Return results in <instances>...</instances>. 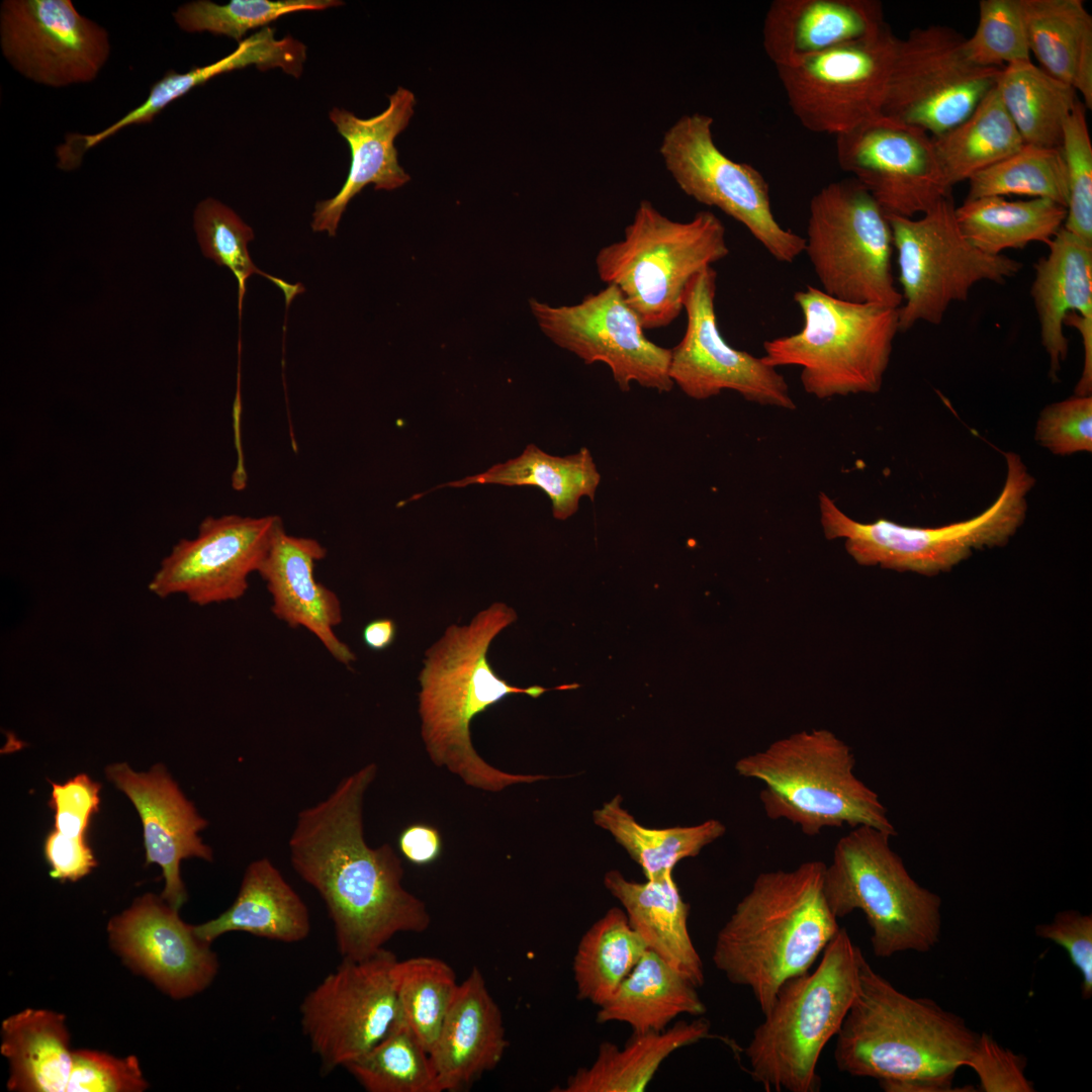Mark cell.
<instances>
[{
	"label": "cell",
	"mask_w": 1092,
	"mask_h": 1092,
	"mask_svg": "<svg viewBox=\"0 0 1092 1092\" xmlns=\"http://www.w3.org/2000/svg\"><path fill=\"white\" fill-rule=\"evenodd\" d=\"M604 884L620 901L630 925L647 948L697 988L703 986L704 967L688 925L690 906L679 893L672 871L638 883L613 870L605 875Z\"/></svg>",
	"instance_id": "cell-29"
},
{
	"label": "cell",
	"mask_w": 1092,
	"mask_h": 1092,
	"mask_svg": "<svg viewBox=\"0 0 1092 1092\" xmlns=\"http://www.w3.org/2000/svg\"><path fill=\"white\" fill-rule=\"evenodd\" d=\"M825 863L759 874L717 934L712 960L752 992L761 1012L780 988L809 971L840 929L823 889Z\"/></svg>",
	"instance_id": "cell-4"
},
{
	"label": "cell",
	"mask_w": 1092,
	"mask_h": 1092,
	"mask_svg": "<svg viewBox=\"0 0 1092 1092\" xmlns=\"http://www.w3.org/2000/svg\"><path fill=\"white\" fill-rule=\"evenodd\" d=\"M801 330L764 341L762 361L798 366L804 390L818 399L880 391L898 327V308L855 303L808 285L794 294Z\"/></svg>",
	"instance_id": "cell-7"
},
{
	"label": "cell",
	"mask_w": 1092,
	"mask_h": 1092,
	"mask_svg": "<svg viewBox=\"0 0 1092 1092\" xmlns=\"http://www.w3.org/2000/svg\"><path fill=\"white\" fill-rule=\"evenodd\" d=\"M344 1068L368 1092H440L429 1052L398 1016L377 1044Z\"/></svg>",
	"instance_id": "cell-42"
},
{
	"label": "cell",
	"mask_w": 1092,
	"mask_h": 1092,
	"mask_svg": "<svg viewBox=\"0 0 1092 1092\" xmlns=\"http://www.w3.org/2000/svg\"><path fill=\"white\" fill-rule=\"evenodd\" d=\"M43 854L51 878L60 882H76L97 863L86 837H70L55 829L44 839Z\"/></svg>",
	"instance_id": "cell-53"
},
{
	"label": "cell",
	"mask_w": 1092,
	"mask_h": 1092,
	"mask_svg": "<svg viewBox=\"0 0 1092 1092\" xmlns=\"http://www.w3.org/2000/svg\"><path fill=\"white\" fill-rule=\"evenodd\" d=\"M178 911L161 897L146 894L107 928L110 944L125 965L177 1000L204 991L218 971L210 943L200 939Z\"/></svg>",
	"instance_id": "cell-22"
},
{
	"label": "cell",
	"mask_w": 1092,
	"mask_h": 1092,
	"mask_svg": "<svg viewBox=\"0 0 1092 1092\" xmlns=\"http://www.w3.org/2000/svg\"><path fill=\"white\" fill-rule=\"evenodd\" d=\"M967 199L1020 195L1045 198L1067 207L1068 182L1060 148L1024 144L998 163L969 180Z\"/></svg>",
	"instance_id": "cell-43"
},
{
	"label": "cell",
	"mask_w": 1092,
	"mask_h": 1092,
	"mask_svg": "<svg viewBox=\"0 0 1092 1092\" xmlns=\"http://www.w3.org/2000/svg\"><path fill=\"white\" fill-rule=\"evenodd\" d=\"M931 139L950 188L1024 145L996 87L961 123Z\"/></svg>",
	"instance_id": "cell-38"
},
{
	"label": "cell",
	"mask_w": 1092,
	"mask_h": 1092,
	"mask_svg": "<svg viewBox=\"0 0 1092 1092\" xmlns=\"http://www.w3.org/2000/svg\"><path fill=\"white\" fill-rule=\"evenodd\" d=\"M615 796L594 812L595 823L609 831L641 868L647 880L673 871L686 857L696 856L725 833L719 820L688 827L649 828L638 823Z\"/></svg>",
	"instance_id": "cell-40"
},
{
	"label": "cell",
	"mask_w": 1092,
	"mask_h": 1092,
	"mask_svg": "<svg viewBox=\"0 0 1092 1092\" xmlns=\"http://www.w3.org/2000/svg\"><path fill=\"white\" fill-rule=\"evenodd\" d=\"M0 48L24 78L52 88L94 81L109 60L108 31L71 0H4Z\"/></svg>",
	"instance_id": "cell-19"
},
{
	"label": "cell",
	"mask_w": 1092,
	"mask_h": 1092,
	"mask_svg": "<svg viewBox=\"0 0 1092 1092\" xmlns=\"http://www.w3.org/2000/svg\"><path fill=\"white\" fill-rule=\"evenodd\" d=\"M398 848L403 857L415 866H428L441 855L443 841L439 830L425 823L404 827L398 835Z\"/></svg>",
	"instance_id": "cell-54"
},
{
	"label": "cell",
	"mask_w": 1092,
	"mask_h": 1092,
	"mask_svg": "<svg viewBox=\"0 0 1092 1092\" xmlns=\"http://www.w3.org/2000/svg\"><path fill=\"white\" fill-rule=\"evenodd\" d=\"M713 121L695 112L665 130L659 154L666 170L685 194L740 222L777 261L793 263L805 250V238L776 219L763 175L716 145Z\"/></svg>",
	"instance_id": "cell-13"
},
{
	"label": "cell",
	"mask_w": 1092,
	"mask_h": 1092,
	"mask_svg": "<svg viewBox=\"0 0 1092 1092\" xmlns=\"http://www.w3.org/2000/svg\"><path fill=\"white\" fill-rule=\"evenodd\" d=\"M396 960L385 947L363 960H342L302 1000V1031L322 1073L344 1068L392 1027L398 1016L391 976Z\"/></svg>",
	"instance_id": "cell-16"
},
{
	"label": "cell",
	"mask_w": 1092,
	"mask_h": 1092,
	"mask_svg": "<svg viewBox=\"0 0 1092 1092\" xmlns=\"http://www.w3.org/2000/svg\"><path fill=\"white\" fill-rule=\"evenodd\" d=\"M728 254L725 226L712 211L677 221L643 199L624 237L601 248L595 265L602 282L621 291L644 330H657L684 311L691 280Z\"/></svg>",
	"instance_id": "cell-8"
},
{
	"label": "cell",
	"mask_w": 1092,
	"mask_h": 1092,
	"mask_svg": "<svg viewBox=\"0 0 1092 1092\" xmlns=\"http://www.w3.org/2000/svg\"><path fill=\"white\" fill-rule=\"evenodd\" d=\"M898 41L887 24L866 39L777 68L799 122L837 136L882 116Z\"/></svg>",
	"instance_id": "cell-15"
},
{
	"label": "cell",
	"mask_w": 1092,
	"mask_h": 1092,
	"mask_svg": "<svg viewBox=\"0 0 1092 1092\" xmlns=\"http://www.w3.org/2000/svg\"><path fill=\"white\" fill-rule=\"evenodd\" d=\"M600 482L601 474L587 448L582 447L574 454L560 457L529 444L516 458L433 489L471 484L535 486L549 497L553 517L566 520L577 512L581 497L595 499Z\"/></svg>",
	"instance_id": "cell-35"
},
{
	"label": "cell",
	"mask_w": 1092,
	"mask_h": 1092,
	"mask_svg": "<svg viewBox=\"0 0 1092 1092\" xmlns=\"http://www.w3.org/2000/svg\"><path fill=\"white\" fill-rule=\"evenodd\" d=\"M891 837L871 826L851 828L836 842L823 879L833 915L839 919L860 910L872 929L873 952L881 959L927 952L941 930V898L910 876Z\"/></svg>",
	"instance_id": "cell-10"
},
{
	"label": "cell",
	"mask_w": 1092,
	"mask_h": 1092,
	"mask_svg": "<svg viewBox=\"0 0 1092 1092\" xmlns=\"http://www.w3.org/2000/svg\"><path fill=\"white\" fill-rule=\"evenodd\" d=\"M978 1038L960 1015L902 993L862 956L833 1056L841 1073L876 1079L885 1091L945 1092Z\"/></svg>",
	"instance_id": "cell-2"
},
{
	"label": "cell",
	"mask_w": 1092,
	"mask_h": 1092,
	"mask_svg": "<svg viewBox=\"0 0 1092 1092\" xmlns=\"http://www.w3.org/2000/svg\"><path fill=\"white\" fill-rule=\"evenodd\" d=\"M51 785L49 805L55 812L54 829L70 837H86L91 817L99 811L101 786L86 774Z\"/></svg>",
	"instance_id": "cell-52"
},
{
	"label": "cell",
	"mask_w": 1092,
	"mask_h": 1092,
	"mask_svg": "<svg viewBox=\"0 0 1092 1092\" xmlns=\"http://www.w3.org/2000/svg\"><path fill=\"white\" fill-rule=\"evenodd\" d=\"M193 223L204 256L219 266L229 268L236 277L239 285L240 315L246 282L254 274L265 276L277 285L288 303L304 290L299 284H288L256 267L248 250V244L254 239L253 230L219 200L211 197L201 200L194 210Z\"/></svg>",
	"instance_id": "cell-45"
},
{
	"label": "cell",
	"mask_w": 1092,
	"mask_h": 1092,
	"mask_svg": "<svg viewBox=\"0 0 1092 1092\" xmlns=\"http://www.w3.org/2000/svg\"><path fill=\"white\" fill-rule=\"evenodd\" d=\"M697 987L655 952L647 949L597 1013L599 1023L622 1022L633 1033L660 1031L681 1014L703 1015Z\"/></svg>",
	"instance_id": "cell-34"
},
{
	"label": "cell",
	"mask_w": 1092,
	"mask_h": 1092,
	"mask_svg": "<svg viewBox=\"0 0 1092 1092\" xmlns=\"http://www.w3.org/2000/svg\"><path fill=\"white\" fill-rule=\"evenodd\" d=\"M327 549L315 539L277 533L258 573L272 598L271 611L290 627L313 634L340 663L356 659L350 647L335 634L342 622L338 596L314 577L315 563Z\"/></svg>",
	"instance_id": "cell-26"
},
{
	"label": "cell",
	"mask_w": 1092,
	"mask_h": 1092,
	"mask_svg": "<svg viewBox=\"0 0 1092 1092\" xmlns=\"http://www.w3.org/2000/svg\"><path fill=\"white\" fill-rule=\"evenodd\" d=\"M508 1045L500 1009L474 967L459 984L429 1053L439 1091L468 1088L500 1063Z\"/></svg>",
	"instance_id": "cell-28"
},
{
	"label": "cell",
	"mask_w": 1092,
	"mask_h": 1092,
	"mask_svg": "<svg viewBox=\"0 0 1092 1092\" xmlns=\"http://www.w3.org/2000/svg\"><path fill=\"white\" fill-rule=\"evenodd\" d=\"M1035 439L1056 455L1092 451V395H1073L1046 405L1036 423Z\"/></svg>",
	"instance_id": "cell-48"
},
{
	"label": "cell",
	"mask_w": 1092,
	"mask_h": 1092,
	"mask_svg": "<svg viewBox=\"0 0 1092 1092\" xmlns=\"http://www.w3.org/2000/svg\"><path fill=\"white\" fill-rule=\"evenodd\" d=\"M995 87L1024 144L1061 147L1065 122L1079 101L1071 85L1028 60L1003 67Z\"/></svg>",
	"instance_id": "cell-37"
},
{
	"label": "cell",
	"mask_w": 1092,
	"mask_h": 1092,
	"mask_svg": "<svg viewBox=\"0 0 1092 1092\" xmlns=\"http://www.w3.org/2000/svg\"><path fill=\"white\" fill-rule=\"evenodd\" d=\"M106 776L135 807L143 824L147 863H157L165 880L161 898L179 910L187 901L180 862L188 857L212 860L199 832L207 826L162 764L136 772L126 763L107 766Z\"/></svg>",
	"instance_id": "cell-24"
},
{
	"label": "cell",
	"mask_w": 1092,
	"mask_h": 1092,
	"mask_svg": "<svg viewBox=\"0 0 1092 1092\" xmlns=\"http://www.w3.org/2000/svg\"><path fill=\"white\" fill-rule=\"evenodd\" d=\"M517 618L513 608L496 602L477 613L468 625H450L426 650L419 675L421 734L430 758L466 785L487 792L549 778L511 774L488 764L472 745V720L512 695L536 699L548 691L580 687L569 684L521 688L495 672L487 658L489 646Z\"/></svg>",
	"instance_id": "cell-3"
},
{
	"label": "cell",
	"mask_w": 1092,
	"mask_h": 1092,
	"mask_svg": "<svg viewBox=\"0 0 1092 1092\" xmlns=\"http://www.w3.org/2000/svg\"><path fill=\"white\" fill-rule=\"evenodd\" d=\"M717 273L709 267L690 282L684 299L687 326L670 349L669 377L687 396L704 400L724 390L760 405L794 411L789 384L761 357L737 350L720 332L715 310Z\"/></svg>",
	"instance_id": "cell-18"
},
{
	"label": "cell",
	"mask_w": 1092,
	"mask_h": 1092,
	"mask_svg": "<svg viewBox=\"0 0 1092 1092\" xmlns=\"http://www.w3.org/2000/svg\"><path fill=\"white\" fill-rule=\"evenodd\" d=\"M0 1052L9 1063V1091L66 1092L74 1050L63 1014L27 1008L7 1017Z\"/></svg>",
	"instance_id": "cell-33"
},
{
	"label": "cell",
	"mask_w": 1092,
	"mask_h": 1092,
	"mask_svg": "<svg viewBox=\"0 0 1092 1092\" xmlns=\"http://www.w3.org/2000/svg\"><path fill=\"white\" fill-rule=\"evenodd\" d=\"M281 528L278 516L206 517L195 538L181 539L162 560L149 590L159 598L182 594L200 607L239 600Z\"/></svg>",
	"instance_id": "cell-20"
},
{
	"label": "cell",
	"mask_w": 1092,
	"mask_h": 1092,
	"mask_svg": "<svg viewBox=\"0 0 1092 1092\" xmlns=\"http://www.w3.org/2000/svg\"><path fill=\"white\" fill-rule=\"evenodd\" d=\"M376 772L368 763L301 810L288 842L293 870L326 904L342 960L369 958L395 934L431 923L425 903L403 888L392 847L365 841L363 801Z\"/></svg>",
	"instance_id": "cell-1"
},
{
	"label": "cell",
	"mask_w": 1092,
	"mask_h": 1092,
	"mask_svg": "<svg viewBox=\"0 0 1092 1092\" xmlns=\"http://www.w3.org/2000/svg\"><path fill=\"white\" fill-rule=\"evenodd\" d=\"M893 250L888 217L855 179L831 182L811 198L805 252L828 295L899 308Z\"/></svg>",
	"instance_id": "cell-11"
},
{
	"label": "cell",
	"mask_w": 1092,
	"mask_h": 1092,
	"mask_svg": "<svg viewBox=\"0 0 1092 1092\" xmlns=\"http://www.w3.org/2000/svg\"><path fill=\"white\" fill-rule=\"evenodd\" d=\"M647 949L625 911L617 907L608 910L581 936L573 957L577 998L602 1006Z\"/></svg>",
	"instance_id": "cell-39"
},
{
	"label": "cell",
	"mask_w": 1092,
	"mask_h": 1092,
	"mask_svg": "<svg viewBox=\"0 0 1092 1092\" xmlns=\"http://www.w3.org/2000/svg\"><path fill=\"white\" fill-rule=\"evenodd\" d=\"M194 931L208 943L235 931L293 943L307 937L310 920L299 895L274 863L262 857L247 867L231 907L217 917L194 925Z\"/></svg>",
	"instance_id": "cell-30"
},
{
	"label": "cell",
	"mask_w": 1092,
	"mask_h": 1092,
	"mask_svg": "<svg viewBox=\"0 0 1092 1092\" xmlns=\"http://www.w3.org/2000/svg\"><path fill=\"white\" fill-rule=\"evenodd\" d=\"M1049 252L1034 265L1030 287L1040 341L1050 359V376L1058 379L1069 343L1064 326L1082 338L1084 365L1075 393L1092 391V244L1062 228L1046 244Z\"/></svg>",
	"instance_id": "cell-23"
},
{
	"label": "cell",
	"mask_w": 1092,
	"mask_h": 1092,
	"mask_svg": "<svg viewBox=\"0 0 1092 1092\" xmlns=\"http://www.w3.org/2000/svg\"><path fill=\"white\" fill-rule=\"evenodd\" d=\"M1084 103L1078 101L1067 118L1061 143L1068 202L1064 229L1092 244V144Z\"/></svg>",
	"instance_id": "cell-47"
},
{
	"label": "cell",
	"mask_w": 1092,
	"mask_h": 1092,
	"mask_svg": "<svg viewBox=\"0 0 1092 1092\" xmlns=\"http://www.w3.org/2000/svg\"><path fill=\"white\" fill-rule=\"evenodd\" d=\"M966 37L942 25L899 39L882 115L939 135L966 119L997 83L1002 68L967 58Z\"/></svg>",
	"instance_id": "cell-14"
},
{
	"label": "cell",
	"mask_w": 1092,
	"mask_h": 1092,
	"mask_svg": "<svg viewBox=\"0 0 1092 1092\" xmlns=\"http://www.w3.org/2000/svg\"><path fill=\"white\" fill-rule=\"evenodd\" d=\"M840 168L886 216L915 217L950 195L931 136L884 115L835 136Z\"/></svg>",
	"instance_id": "cell-21"
},
{
	"label": "cell",
	"mask_w": 1092,
	"mask_h": 1092,
	"mask_svg": "<svg viewBox=\"0 0 1092 1092\" xmlns=\"http://www.w3.org/2000/svg\"><path fill=\"white\" fill-rule=\"evenodd\" d=\"M1067 208L1045 198L1008 200L1003 196L967 199L956 207L964 237L978 250L993 256L1023 249L1033 242L1045 245L1063 228Z\"/></svg>",
	"instance_id": "cell-36"
},
{
	"label": "cell",
	"mask_w": 1092,
	"mask_h": 1092,
	"mask_svg": "<svg viewBox=\"0 0 1092 1092\" xmlns=\"http://www.w3.org/2000/svg\"><path fill=\"white\" fill-rule=\"evenodd\" d=\"M1036 936L1053 941L1068 953L1082 977L1081 996H1092V916L1077 910H1063L1054 919L1035 926Z\"/></svg>",
	"instance_id": "cell-51"
},
{
	"label": "cell",
	"mask_w": 1092,
	"mask_h": 1092,
	"mask_svg": "<svg viewBox=\"0 0 1092 1092\" xmlns=\"http://www.w3.org/2000/svg\"><path fill=\"white\" fill-rule=\"evenodd\" d=\"M862 956L840 928L813 972L780 988L745 1049L754 1082L766 1091L820 1090L817 1064L856 994Z\"/></svg>",
	"instance_id": "cell-6"
},
{
	"label": "cell",
	"mask_w": 1092,
	"mask_h": 1092,
	"mask_svg": "<svg viewBox=\"0 0 1092 1092\" xmlns=\"http://www.w3.org/2000/svg\"><path fill=\"white\" fill-rule=\"evenodd\" d=\"M1006 477L996 500L980 515L941 527L901 525L886 519L857 522L825 492L818 494L820 523L828 540L844 539L862 566L936 575L969 558L973 550L1005 545L1023 524L1034 478L1020 456L1005 453Z\"/></svg>",
	"instance_id": "cell-9"
},
{
	"label": "cell",
	"mask_w": 1092,
	"mask_h": 1092,
	"mask_svg": "<svg viewBox=\"0 0 1092 1092\" xmlns=\"http://www.w3.org/2000/svg\"><path fill=\"white\" fill-rule=\"evenodd\" d=\"M985 1092H1033V1083L1025 1076L1026 1059L1002 1046L992 1035L983 1032L969 1060Z\"/></svg>",
	"instance_id": "cell-50"
},
{
	"label": "cell",
	"mask_w": 1092,
	"mask_h": 1092,
	"mask_svg": "<svg viewBox=\"0 0 1092 1092\" xmlns=\"http://www.w3.org/2000/svg\"><path fill=\"white\" fill-rule=\"evenodd\" d=\"M854 766L851 748L827 729L794 733L735 763L738 775L762 784L759 799L771 820H787L808 836L843 826L895 836L886 807Z\"/></svg>",
	"instance_id": "cell-5"
},
{
	"label": "cell",
	"mask_w": 1092,
	"mask_h": 1092,
	"mask_svg": "<svg viewBox=\"0 0 1092 1092\" xmlns=\"http://www.w3.org/2000/svg\"><path fill=\"white\" fill-rule=\"evenodd\" d=\"M396 623L390 618H378L368 622L362 631L364 644L373 651H383L395 641Z\"/></svg>",
	"instance_id": "cell-55"
},
{
	"label": "cell",
	"mask_w": 1092,
	"mask_h": 1092,
	"mask_svg": "<svg viewBox=\"0 0 1092 1092\" xmlns=\"http://www.w3.org/2000/svg\"><path fill=\"white\" fill-rule=\"evenodd\" d=\"M885 25L876 0H774L763 19L762 47L776 69L790 68Z\"/></svg>",
	"instance_id": "cell-27"
},
{
	"label": "cell",
	"mask_w": 1092,
	"mask_h": 1092,
	"mask_svg": "<svg viewBox=\"0 0 1092 1092\" xmlns=\"http://www.w3.org/2000/svg\"><path fill=\"white\" fill-rule=\"evenodd\" d=\"M149 1087L135 1056L74 1050L66 1092H142Z\"/></svg>",
	"instance_id": "cell-49"
},
{
	"label": "cell",
	"mask_w": 1092,
	"mask_h": 1092,
	"mask_svg": "<svg viewBox=\"0 0 1092 1092\" xmlns=\"http://www.w3.org/2000/svg\"><path fill=\"white\" fill-rule=\"evenodd\" d=\"M541 331L558 347L585 364L604 363L622 391L632 383L670 391V349L650 341L637 313L615 285L585 295L572 305L529 301Z\"/></svg>",
	"instance_id": "cell-17"
},
{
	"label": "cell",
	"mask_w": 1092,
	"mask_h": 1092,
	"mask_svg": "<svg viewBox=\"0 0 1092 1092\" xmlns=\"http://www.w3.org/2000/svg\"><path fill=\"white\" fill-rule=\"evenodd\" d=\"M710 1022L681 1020L660 1031L633 1033L623 1048L600 1044L592 1065L579 1068L557 1092H642L675 1051L710 1036Z\"/></svg>",
	"instance_id": "cell-32"
},
{
	"label": "cell",
	"mask_w": 1092,
	"mask_h": 1092,
	"mask_svg": "<svg viewBox=\"0 0 1092 1092\" xmlns=\"http://www.w3.org/2000/svg\"><path fill=\"white\" fill-rule=\"evenodd\" d=\"M1028 49L1092 108V17L1082 0H1018Z\"/></svg>",
	"instance_id": "cell-31"
},
{
	"label": "cell",
	"mask_w": 1092,
	"mask_h": 1092,
	"mask_svg": "<svg viewBox=\"0 0 1092 1092\" xmlns=\"http://www.w3.org/2000/svg\"><path fill=\"white\" fill-rule=\"evenodd\" d=\"M391 976L398 1018L430 1053L457 992L456 974L438 958L416 957L396 960Z\"/></svg>",
	"instance_id": "cell-41"
},
{
	"label": "cell",
	"mask_w": 1092,
	"mask_h": 1092,
	"mask_svg": "<svg viewBox=\"0 0 1092 1092\" xmlns=\"http://www.w3.org/2000/svg\"><path fill=\"white\" fill-rule=\"evenodd\" d=\"M967 58L980 67L1001 68L1030 60L1018 0H981L976 31L966 38Z\"/></svg>",
	"instance_id": "cell-46"
},
{
	"label": "cell",
	"mask_w": 1092,
	"mask_h": 1092,
	"mask_svg": "<svg viewBox=\"0 0 1092 1092\" xmlns=\"http://www.w3.org/2000/svg\"><path fill=\"white\" fill-rule=\"evenodd\" d=\"M341 5L344 2L339 0H231L224 4L195 0L180 5L173 18L183 31L209 32L239 43L249 30L264 28L284 15Z\"/></svg>",
	"instance_id": "cell-44"
},
{
	"label": "cell",
	"mask_w": 1092,
	"mask_h": 1092,
	"mask_svg": "<svg viewBox=\"0 0 1092 1092\" xmlns=\"http://www.w3.org/2000/svg\"><path fill=\"white\" fill-rule=\"evenodd\" d=\"M388 100L385 110L369 118L358 117L344 108L330 110V120L349 145L351 162L339 192L316 202L311 220L313 232L336 236L348 203L368 184H374L375 190L390 191L411 179L398 163L394 141L414 114L416 97L412 91L399 86Z\"/></svg>",
	"instance_id": "cell-25"
},
{
	"label": "cell",
	"mask_w": 1092,
	"mask_h": 1092,
	"mask_svg": "<svg viewBox=\"0 0 1092 1092\" xmlns=\"http://www.w3.org/2000/svg\"><path fill=\"white\" fill-rule=\"evenodd\" d=\"M897 254L902 304L899 332L919 322L938 325L954 301L968 299L981 281L1005 283L1022 263L1003 254L988 255L962 234L951 194L915 217L887 216Z\"/></svg>",
	"instance_id": "cell-12"
}]
</instances>
